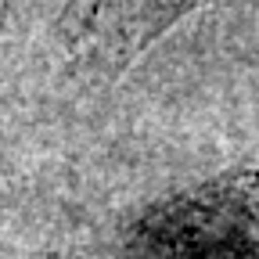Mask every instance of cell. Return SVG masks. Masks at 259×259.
<instances>
[{
	"mask_svg": "<svg viewBox=\"0 0 259 259\" xmlns=\"http://www.w3.org/2000/svg\"><path fill=\"white\" fill-rule=\"evenodd\" d=\"M202 4L209 0H97L87 18V44L101 65L119 72Z\"/></svg>",
	"mask_w": 259,
	"mask_h": 259,
	"instance_id": "cell-1",
	"label": "cell"
}]
</instances>
